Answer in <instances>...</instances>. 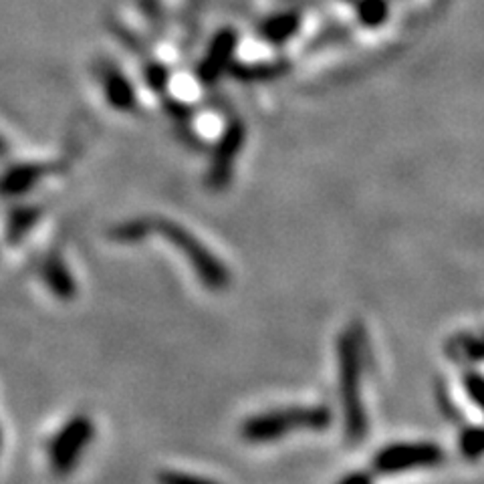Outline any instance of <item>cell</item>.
Segmentation results:
<instances>
[{
    "label": "cell",
    "instance_id": "6da1fadb",
    "mask_svg": "<svg viewBox=\"0 0 484 484\" xmlns=\"http://www.w3.org/2000/svg\"><path fill=\"white\" fill-rule=\"evenodd\" d=\"M365 355V333L362 325H352L337 339L339 396L344 408L345 438L349 444H360L367 434V414L362 396V375Z\"/></svg>",
    "mask_w": 484,
    "mask_h": 484
},
{
    "label": "cell",
    "instance_id": "7a4b0ae2",
    "mask_svg": "<svg viewBox=\"0 0 484 484\" xmlns=\"http://www.w3.org/2000/svg\"><path fill=\"white\" fill-rule=\"evenodd\" d=\"M331 422L333 414L327 406H295L255 416L245 424L242 434L250 442H273L299 430H327Z\"/></svg>",
    "mask_w": 484,
    "mask_h": 484
},
{
    "label": "cell",
    "instance_id": "3957f363",
    "mask_svg": "<svg viewBox=\"0 0 484 484\" xmlns=\"http://www.w3.org/2000/svg\"><path fill=\"white\" fill-rule=\"evenodd\" d=\"M444 461V450L434 442H396L383 446L372 461L375 474H399L430 469Z\"/></svg>",
    "mask_w": 484,
    "mask_h": 484
},
{
    "label": "cell",
    "instance_id": "277c9868",
    "mask_svg": "<svg viewBox=\"0 0 484 484\" xmlns=\"http://www.w3.org/2000/svg\"><path fill=\"white\" fill-rule=\"evenodd\" d=\"M242 141H245V128L240 123H232L229 131L224 133L222 144L219 148V156H216V168H214V180L227 182L230 176L232 160L240 152Z\"/></svg>",
    "mask_w": 484,
    "mask_h": 484
},
{
    "label": "cell",
    "instance_id": "5b68a950",
    "mask_svg": "<svg viewBox=\"0 0 484 484\" xmlns=\"http://www.w3.org/2000/svg\"><path fill=\"white\" fill-rule=\"evenodd\" d=\"M461 453L469 461L484 456V426H469L461 434Z\"/></svg>",
    "mask_w": 484,
    "mask_h": 484
},
{
    "label": "cell",
    "instance_id": "8992f818",
    "mask_svg": "<svg viewBox=\"0 0 484 484\" xmlns=\"http://www.w3.org/2000/svg\"><path fill=\"white\" fill-rule=\"evenodd\" d=\"M462 388L472 404L484 414V375L479 372H466L462 375Z\"/></svg>",
    "mask_w": 484,
    "mask_h": 484
},
{
    "label": "cell",
    "instance_id": "52a82bcc",
    "mask_svg": "<svg viewBox=\"0 0 484 484\" xmlns=\"http://www.w3.org/2000/svg\"><path fill=\"white\" fill-rule=\"evenodd\" d=\"M462 354H464L466 360L482 362L484 360V336L466 341L464 347H462Z\"/></svg>",
    "mask_w": 484,
    "mask_h": 484
},
{
    "label": "cell",
    "instance_id": "ba28073f",
    "mask_svg": "<svg viewBox=\"0 0 484 484\" xmlns=\"http://www.w3.org/2000/svg\"><path fill=\"white\" fill-rule=\"evenodd\" d=\"M372 474H349L344 479V482H370Z\"/></svg>",
    "mask_w": 484,
    "mask_h": 484
}]
</instances>
